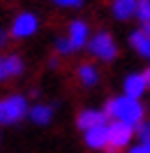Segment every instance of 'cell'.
Wrapping results in <instances>:
<instances>
[{
	"label": "cell",
	"mask_w": 150,
	"mask_h": 153,
	"mask_svg": "<svg viewBox=\"0 0 150 153\" xmlns=\"http://www.w3.org/2000/svg\"><path fill=\"white\" fill-rule=\"evenodd\" d=\"M143 146H146V151H148V153H150V144H143Z\"/></svg>",
	"instance_id": "obj_23"
},
{
	"label": "cell",
	"mask_w": 150,
	"mask_h": 153,
	"mask_svg": "<svg viewBox=\"0 0 150 153\" xmlns=\"http://www.w3.org/2000/svg\"><path fill=\"white\" fill-rule=\"evenodd\" d=\"M129 153H148V151H146V146H143V144H139V146H132Z\"/></svg>",
	"instance_id": "obj_19"
},
{
	"label": "cell",
	"mask_w": 150,
	"mask_h": 153,
	"mask_svg": "<svg viewBox=\"0 0 150 153\" xmlns=\"http://www.w3.org/2000/svg\"><path fill=\"white\" fill-rule=\"evenodd\" d=\"M79 79H81V84H83V86H95V84H97V79H99V72H97L93 65H88V63H85V65L79 67Z\"/></svg>",
	"instance_id": "obj_14"
},
{
	"label": "cell",
	"mask_w": 150,
	"mask_h": 153,
	"mask_svg": "<svg viewBox=\"0 0 150 153\" xmlns=\"http://www.w3.org/2000/svg\"><path fill=\"white\" fill-rule=\"evenodd\" d=\"M136 19L141 21V26L150 23V0H139V5H136Z\"/></svg>",
	"instance_id": "obj_15"
},
{
	"label": "cell",
	"mask_w": 150,
	"mask_h": 153,
	"mask_svg": "<svg viewBox=\"0 0 150 153\" xmlns=\"http://www.w3.org/2000/svg\"><path fill=\"white\" fill-rule=\"evenodd\" d=\"M56 51L65 56V53H72V51H76V49H74V44L69 42V37H58L56 39Z\"/></svg>",
	"instance_id": "obj_16"
},
{
	"label": "cell",
	"mask_w": 150,
	"mask_h": 153,
	"mask_svg": "<svg viewBox=\"0 0 150 153\" xmlns=\"http://www.w3.org/2000/svg\"><path fill=\"white\" fill-rule=\"evenodd\" d=\"M58 7H81L83 0H53Z\"/></svg>",
	"instance_id": "obj_18"
},
{
	"label": "cell",
	"mask_w": 150,
	"mask_h": 153,
	"mask_svg": "<svg viewBox=\"0 0 150 153\" xmlns=\"http://www.w3.org/2000/svg\"><path fill=\"white\" fill-rule=\"evenodd\" d=\"M28 114L30 107L23 95H7L0 100V125H14Z\"/></svg>",
	"instance_id": "obj_2"
},
{
	"label": "cell",
	"mask_w": 150,
	"mask_h": 153,
	"mask_svg": "<svg viewBox=\"0 0 150 153\" xmlns=\"http://www.w3.org/2000/svg\"><path fill=\"white\" fill-rule=\"evenodd\" d=\"M136 134H139L141 144H150V121H143V123L136 128Z\"/></svg>",
	"instance_id": "obj_17"
},
{
	"label": "cell",
	"mask_w": 150,
	"mask_h": 153,
	"mask_svg": "<svg viewBox=\"0 0 150 153\" xmlns=\"http://www.w3.org/2000/svg\"><path fill=\"white\" fill-rule=\"evenodd\" d=\"M136 5H139V0H113L111 12L118 21H125L129 16H136Z\"/></svg>",
	"instance_id": "obj_11"
},
{
	"label": "cell",
	"mask_w": 150,
	"mask_h": 153,
	"mask_svg": "<svg viewBox=\"0 0 150 153\" xmlns=\"http://www.w3.org/2000/svg\"><path fill=\"white\" fill-rule=\"evenodd\" d=\"M141 30H143V33H146V35L150 37V23H146V26H141Z\"/></svg>",
	"instance_id": "obj_22"
},
{
	"label": "cell",
	"mask_w": 150,
	"mask_h": 153,
	"mask_svg": "<svg viewBox=\"0 0 150 153\" xmlns=\"http://www.w3.org/2000/svg\"><path fill=\"white\" fill-rule=\"evenodd\" d=\"M28 116L37 125H46L49 121H51V116H53V107H51V105H35V107H30V114Z\"/></svg>",
	"instance_id": "obj_13"
},
{
	"label": "cell",
	"mask_w": 150,
	"mask_h": 153,
	"mask_svg": "<svg viewBox=\"0 0 150 153\" xmlns=\"http://www.w3.org/2000/svg\"><path fill=\"white\" fill-rule=\"evenodd\" d=\"M134 128L127 123H120V121H113L111 125H109V146L111 149H115V151H120V149H125V146H129L132 137H134Z\"/></svg>",
	"instance_id": "obj_4"
},
{
	"label": "cell",
	"mask_w": 150,
	"mask_h": 153,
	"mask_svg": "<svg viewBox=\"0 0 150 153\" xmlns=\"http://www.w3.org/2000/svg\"><path fill=\"white\" fill-rule=\"evenodd\" d=\"M37 28H39L37 16L30 14V12H21L14 19V23H12V35L14 37H30V35L37 33Z\"/></svg>",
	"instance_id": "obj_5"
},
{
	"label": "cell",
	"mask_w": 150,
	"mask_h": 153,
	"mask_svg": "<svg viewBox=\"0 0 150 153\" xmlns=\"http://www.w3.org/2000/svg\"><path fill=\"white\" fill-rule=\"evenodd\" d=\"M104 114L111 116L113 121H120V123H127L132 128H139L143 123V114L146 109L139 100H132L127 95H120V97H113L104 105Z\"/></svg>",
	"instance_id": "obj_1"
},
{
	"label": "cell",
	"mask_w": 150,
	"mask_h": 153,
	"mask_svg": "<svg viewBox=\"0 0 150 153\" xmlns=\"http://www.w3.org/2000/svg\"><path fill=\"white\" fill-rule=\"evenodd\" d=\"M88 51H90L95 58L104 60V63H109V60H113V58L118 56V47H115L113 37L106 33V30L93 35V39L88 42Z\"/></svg>",
	"instance_id": "obj_3"
},
{
	"label": "cell",
	"mask_w": 150,
	"mask_h": 153,
	"mask_svg": "<svg viewBox=\"0 0 150 153\" xmlns=\"http://www.w3.org/2000/svg\"><path fill=\"white\" fill-rule=\"evenodd\" d=\"M129 44L134 47V51H139L143 58L150 60V37L143 33V30H134L129 35Z\"/></svg>",
	"instance_id": "obj_12"
},
{
	"label": "cell",
	"mask_w": 150,
	"mask_h": 153,
	"mask_svg": "<svg viewBox=\"0 0 150 153\" xmlns=\"http://www.w3.org/2000/svg\"><path fill=\"white\" fill-rule=\"evenodd\" d=\"M85 146L90 149H109V125H99L85 132Z\"/></svg>",
	"instance_id": "obj_9"
},
{
	"label": "cell",
	"mask_w": 150,
	"mask_h": 153,
	"mask_svg": "<svg viewBox=\"0 0 150 153\" xmlns=\"http://www.w3.org/2000/svg\"><path fill=\"white\" fill-rule=\"evenodd\" d=\"M146 91H148V84H146V76L143 74H129L125 79V95L127 97L139 100Z\"/></svg>",
	"instance_id": "obj_10"
},
{
	"label": "cell",
	"mask_w": 150,
	"mask_h": 153,
	"mask_svg": "<svg viewBox=\"0 0 150 153\" xmlns=\"http://www.w3.org/2000/svg\"><path fill=\"white\" fill-rule=\"evenodd\" d=\"M21 72H23V60L19 56H0V81H7Z\"/></svg>",
	"instance_id": "obj_8"
},
{
	"label": "cell",
	"mask_w": 150,
	"mask_h": 153,
	"mask_svg": "<svg viewBox=\"0 0 150 153\" xmlns=\"http://www.w3.org/2000/svg\"><path fill=\"white\" fill-rule=\"evenodd\" d=\"M5 44H7V33L0 28V47H5Z\"/></svg>",
	"instance_id": "obj_20"
},
{
	"label": "cell",
	"mask_w": 150,
	"mask_h": 153,
	"mask_svg": "<svg viewBox=\"0 0 150 153\" xmlns=\"http://www.w3.org/2000/svg\"><path fill=\"white\" fill-rule=\"evenodd\" d=\"M106 118H109V116L104 114V111H97V109H85V111H81V114H79L76 125H79V130L88 132V130H93V128L106 125Z\"/></svg>",
	"instance_id": "obj_6"
},
{
	"label": "cell",
	"mask_w": 150,
	"mask_h": 153,
	"mask_svg": "<svg viewBox=\"0 0 150 153\" xmlns=\"http://www.w3.org/2000/svg\"><path fill=\"white\" fill-rule=\"evenodd\" d=\"M69 42L74 44V49H81V47H88L90 42V30H88V23L81 19H76L69 23Z\"/></svg>",
	"instance_id": "obj_7"
},
{
	"label": "cell",
	"mask_w": 150,
	"mask_h": 153,
	"mask_svg": "<svg viewBox=\"0 0 150 153\" xmlns=\"http://www.w3.org/2000/svg\"><path fill=\"white\" fill-rule=\"evenodd\" d=\"M143 76H146V84H148V91H150V67L143 72Z\"/></svg>",
	"instance_id": "obj_21"
}]
</instances>
